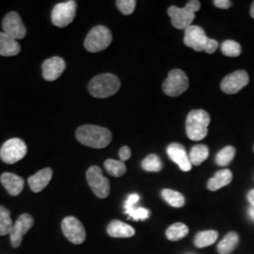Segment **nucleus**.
Instances as JSON below:
<instances>
[{"label":"nucleus","instance_id":"72a5a7b5","mask_svg":"<svg viewBox=\"0 0 254 254\" xmlns=\"http://www.w3.org/2000/svg\"><path fill=\"white\" fill-rule=\"evenodd\" d=\"M138 200H139V195H137V194L129 195L127 200L125 202V211L135 207L136 203L138 202Z\"/></svg>","mask_w":254,"mask_h":254},{"label":"nucleus","instance_id":"4c0bfd02","mask_svg":"<svg viewBox=\"0 0 254 254\" xmlns=\"http://www.w3.org/2000/svg\"><path fill=\"white\" fill-rule=\"evenodd\" d=\"M249 214H250V217L251 218L254 220V207H251V208L249 209Z\"/></svg>","mask_w":254,"mask_h":254},{"label":"nucleus","instance_id":"6e6552de","mask_svg":"<svg viewBox=\"0 0 254 254\" xmlns=\"http://www.w3.org/2000/svg\"><path fill=\"white\" fill-rule=\"evenodd\" d=\"M26 143L20 138H10L0 149V157L7 164L17 163L27 154Z\"/></svg>","mask_w":254,"mask_h":254},{"label":"nucleus","instance_id":"a211bd4d","mask_svg":"<svg viewBox=\"0 0 254 254\" xmlns=\"http://www.w3.org/2000/svg\"><path fill=\"white\" fill-rule=\"evenodd\" d=\"M1 183L11 196H17L24 189V179L16 174L4 173L0 177Z\"/></svg>","mask_w":254,"mask_h":254},{"label":"nucleus","instance_id":"f03ea898","mask_svg":"<svg viewBox=\"0 0 254 254\" xmlns=\"http://www.w3.org/2000/svg\"><path fill=\"white\" fill-rule=\"evenodd\" d=\"M184 43L197 52L204 51L207 54H213L218 47V42L206 36L204 30L199 26H190L185 30Z\"/></svg>","mask_w":254,"mask_h":254},{"label":"nucleus","instance_id":"7ed1b4c3","mask_svg":"<svg viewBox=\"0 0 254 254\" xmlns=\"http://www.w3.org/2000/svg\"><path fill=\"white\" fill-rule=\"evenodd\" d=\"M210 116L202 109L192 110L187 118L186 131L191 140L199 141L207 136Z\"/></svg>","mask_w":254,"mask_h":254},{"label":"nucleus","instance_id":"423d86ee","mask_svg":"<svg viewBox=\"0 0 254 254\" xmlns=\"http://www.w3.org/2000/svg\"><path fill=\"white\" fill-rule=\"evenodd\" d=\"M112 42V34L109 28L104 26H96L86 37L84 46L91 53L100 52L109 47Z\"/></svg>","mask_w":254,"mask_h":254},{"label":"nucleus","instance_id":"4468645a","mask_svg":"<svg viewBox=\"0 0 254 254\" xmlns=\"http://www.w3.org/2000/svg\"><path fill=\"white\" fill-rule=\"evenodd\" d=\"M33 224L34 219L29 214H23L19 217L9 233L10 242L13 248H18L21 245L23 236L27 234L29 229H31Z\"/></svg>","mask_w":254,"mask_h":254},{"label":"nucleus","instance_id":"c85d7f7f","mask_svg":"<svg viewBox=\"0 0 254 254\" xmlns=\"http://www.w3.org/2000/svg\"><path fill=\"white\" fill-rule=\"evenodd\" d=\"M236 155V149L233 146L224 147L221 151L218 152L216 156V162L221 167H225L232 162Z\"/></svg>","mask_w":254,"mask_h":254},{"label":"nucleus","instance_id":"f3484780","mask_svg":"<svg viewBox=\"0 0 254 254\" xmlns=\"http://www.w3.org/2000/svg\"><path fill=\"white\" fill-rule=\"evenodd\" d=\"M53 172L50 168L43 169L28 178V185L31 190L35 193L45 190L49 182L51 181Z\"/></svg>","mask_w":254,"mask_h":254},{"label":"nucleus","instance_id":"aec40b11","mask_svg":"<svg viewBox=\"0 0 254 254\" xmlns=\"http://www.w3.org/2000/svg\"><path fill=\"white\" fill-rule=\"evenodd\" d=\"M21 47L18 42L4 32H0V56L11 57L19 54Z\"/></svg>","mask_w":254,"mask_h":254},{"label":"nucleus","instance_id":"7c9ffc66","mask_svg":"<svg viewBox=\"0 0 254 254\" xmlns=\"http://www.w3.org/2000/svg\"><path fill=\"white\" fill-rule=\"evenodd\" d=\"M221 51L227 57L236 58L241 54V46L235 41L227 40L221 45Z\"/></svg>","mask_w":254,"mask_h":254},{"label":"nucleus","instance_id":"0eeeda50","mask_svg":"<svg viewBox=\"0 0 254 254\" xmlns=\"http://www.w3.org/2000/svg\"><path fill=\"white\" fill-rule=\"evenodd\" d=\"M190 81L185 72L179 69L172 70L162 85V89L168 96L176 97L189 89Z\"/></svg>","mask_w":254,"mask_h":254},{"label":"nucleus","instance_id":"2f4dec72","mask_svg":"<svg viewBox=\"0 0 254 254\" xmlns=\"http://www.w3.org/2000/svg\"><path fill=\"white\" fill-rule=\"evenodd\" d=\"M125 213L128 215V218L134 220H144L149 218L150 212L148 209L143 208V207H133L125 211Z\"/></svg>","mask_w":254,"mask_h":254},{"label":"nucleus","instance_id":"a878e982","mask_svg":"<svg viewBox=\"0 0 254 254\" xmlns=\"http://www.w3.org/2000/svg\"><path fill=\"white\" fill-rule=\"evenodd\" d=\"M161 196L163 197L164 200H166L171 206L175 208H180L185 205V197L181 193L177 191L172 190H163L161 191Z\"/></svg>","mask_w":254,"mask_h":254},{"label":"nucleus","instance_id":"393cba45","mask_svg":"<svg viewBox=\"0 0 254 254\" xmlns=\"http://www.w3.org/2000/svg\"><path fill=\"white\" fill-rule=\"evenodd\" d=\"M208 147L206 145H195L192 147L190 153V160L192 165L199 166L208 157Z\"/></svg>","mask_w":254,"mask_h":254},{"label":"nucleus","instance_id":"473e14b6","mask_svg":"<svg viewBox=\"0 0 254 254\" xmlns=\"http://www.w3.org/2000/svg\"><path fill=\"white\" fill-rule=\"evenodd\" d=\"M116 5L119 10L125 14L129 15L132 14L136 8V1L135 0H118L116 1Z\"/></svg>","mask_w":254,"mask_h":254},{"label":"nucleus","instance_id":"bb28decb","mask_svg":"<svg viewBox=\"0 0 254 254\" xmlns=\"http://www.w3.org/2000/svg\"><path fill=\"white\" fill-rule=\"evenodd\" d=\"M105 169L109 174L114 177H121L127 172V166L123 161L108 159L105 161Z\"/></svg>","mask_w":254,"mask_h":254},{"label":"nucleus","instance_id":"f8f14e48","mask_svg":"<svg viewBox=\"0 0 254 254\" xmlns=\"http://www.w3.org/2000/svg\"><path fill=\"white\" fill-rule=\"evenodd\" d=\"M2 27L4 33L8 34L9 36L20 40L23 39L27 34V29L17 12L11 11L8 13L2 22Z\"/></svg>","mask_w":254,"mask_h":254},{"label":"nucleus","instance_id":"4be33fe9","mask_svg":"<svg viewBox=\"0 0 254 254\" xmlns=\"http://www.w3.org/2000/svg\"><path fill=\"white\" fill-rule=\"evenodd\" d=\"M239 241V236L235 233L231 232L224 236V238L218 243V252L219 254H230L236 248Z\"/></svg>","mask_w":254,"mask_h":254},{"label":"nucleus","instance_id":"dca6fc26","mask_svg":"<svg viewBox=\"0 0 254 254\" xmlns=\"http://www.w3.org/2000/svg\"><path fill=\"white\" fill-rule=\"evenodd\" d=\"M167 153L174 163L177 164L183 172H190L192 164L185 147L180 143H172L168 146Z\"/></svg>","mask_w":254,"mask_h":254},{"label":"nucleus","instance_id":"f704fd0d","mask_svg":"<svg viewBox=\"0 0 254 254\" xmlns=\"http://www.w3.org/2000/svg\"><path fill=\"white\" fill-rule=\"evenodd\" d=\"M119 156L121 158V161H127L130 157H131V150L129 147L127 146H124L120 149V152H119Z\"/></svg>","mask_w":254,"mask_h":254},{"label":"nucleus","instance_id":"cd10ccee","mask_svg":"<svg viewBox=\"0 0 254 254\" xmlns=\"http://www.w3.org/2000/svg\"><path fill=\"white\" fill-rule=\"evenodd\" d=\"M13 223L9 210L0 205V236L9 235Z\"/></svg>","mask_w":254,"mask_h":254},{"label":"nucleus","instance_id":"1a4fd4ad","mask_svg":"<svg viewBox=\"0 0 254 254\" xmlns=\"http://www.w3.org/2000/svg\"><path fill=\"white\" fill-rule=\"evenodd\" d=\"M87 181L95 194L100 199H105L109 196L110 186L108 178L103 175V172L99 167L92 166L87 171Z\"/></svg>","mask_w":254,"mask_h":254},{"label":"nucleus","instance_id":"58836bf2","mask_svg":"<svg viewBox=\"0 0 254 254\" xmlns=\"http://www.w3.org/2000/svg\"><path fill=\"white\" fill-rule=\"evenodd\" d=\"M251 15H252V17L254 19V1L253 2L252 7H251Z\"/></svg>","mask_w":254,"mask_h":254},{"label":"nucleus","instance_id":"9d476101","mask_svg":"<svg viewBox=\"0 0 254 254\" xmlns=\"http://www.w3.org/2000/svg\"><path fill=\"white\" fill-rule=\"evenodd\" d=\"M76 12V2L73 0L57 4L51 13L52 23L56 27H65L73 22Z\"/></svg>","mask_w":254,"mask_h":254},{"label":"nucleus","instance_id":"e433bc0d","mask_svg":"<svg viewBox=\"0 0 254 254\" xmlns=\"http://www.w3.org/2000/svg\"><path fill=\"white\" fill-rule=\"evenodd\" d=\"M248 200L251 203V205L254 207V190H252L249 192V194H248Z\"/></svg>","mask_w":254,"mask_h":254},{"label":"nucleus","instance_id":"b1692460","mask_svg":"<svg viewBox=\"0 0 254 254\" xmlns=\"http://www.w3.org/2000/svg\"><path fill=\"white\" fill-rule=\"evenodd\" d=\"M189 232H190V230L186 224L181 223V222H177L167 229L166 236H167V238L171 241H178L188 236Z\"/></svg>","mask_w":254,"mask_h":254},{"label":"nucleus","instance_id":"6ab92c4d","mask_svg":"<svg viewBox=\"0 0 254 254\" xmlns=\"http://www.w3.org/2000/svg\"><path fill=\"white\" fill-rule=\"evenodd\" d=\"M107 232L109 236L115 238H128L135 235L134 228L120 220L111 221L108 226Z\"/></svg>","mask_w":254,"mask_h":254},{"label":"nucleus","instance_id":"39448f33","mask_svg":"<svg viewBox=\"0 0 254 254\" xmlns=\"http://www.w3.org/2000/svg\"><path fill=\"white\" fill-rule=\"evenodd\" d=\"M200 8V1L191 0L184 8L172 6L168 9V14L171 17L172 24L178 29H187L190 27L195 18V13Z\"/></svg>","mask_w":254,"mask_h":254},{"label":"nucleus","instance_id":"ea45409f","mask_svg":"<svg viewBox=\"0 0 254 254\" xmlns=\"http://www.w3.org/2000/svg\"></svg>","mask_w":254,"mask_h":254},{"label":"nucleus","instance_id":"2eb2a0df","mask_svg":"<svg viewBox=\"0 0 254 254\" xmlns=\"http://www.w3.org/2000/svg\"><path fill=\"white\" fill-rule=\"evenodd\" d=\"M66 68L64 59L53 57L45 61L43 64V76L47 81H55L58 79Z\"/></svg>","mask_w":254,"mask_h":254},{"label":"nucleus","instance_id":"c756f323","mask_svg":"<svg viewBox=\"0 0 254 254\" xmlns=\"http://www.w3.org/2000/svg\"><path fill=\"white\" fill-rule=\"evenodd\" d=\"M142 168L146 172L158 173L162 170V162L156 154H149L141 163Z\"/></svg>","mask_w":254,"mask_h":254},{"label":"nucleus","instance_id":"412c9836","mask_svg":"<svg viewBox=\"0 0 254 254\" xmlns=\"http://www.w3.org/2000/svg\"><path fill=\"white\" fill-rule=\"evenodd\" d=\"M233 179V174L230 170H220L216 173L207 183L209 190L216 191L228 186Z\"/></svg>","mask_w":254,"mask_h":254},{"label":"nucleus","instance_id":"ddd939ff","mask_svg":"<svg viewBox=\"0 0 254 254\" xmlns=\"http://www.w3.org/2000/svg\"><path fill=\"white\" fill-rule=\"evenodd\" d=\"M249 74L244 70H239L228 74L220 84L221 91L227 94H235L249 84Z\"/></svg>","mask_w":254,"mask_h":254},{"label":"nucleus","instance_id":"9b49d317","mask_svg":"<svg viewBox=\"0 0 254 254\" xmlns=\"http://www.w3.org/2000/svg\"><path fill=\"white\" fill-rule=\"evenodd\" d=\"M62 229L65 237L73 244H82L86 240V231L81 222L74 217L64 218Z\"/></svg>","mask_w":254,"mask_h":254},{"label":"nucleus","instance_id":"c9c22d12","mask_svg":"<svg viewBox=\"0 0 254 254\" xmlns=\"http://www.w3.org/2000/svg\"><path fill=\"white\" fill-rule=\"evenodd\" d=\"M214 4L216 7L220 9H228L232 6V2L229 0H215Z\"/></svg>","mask_w":254,"mask_h":254},{"label":"nucleus","instance_id":"f257e3e1","mask_svg":"<svg viewBox=\"0 0 254 254\" xmlns=\"http://www.w3.org/2000/svg\"><path fill=\"white\" fill-rule=\"evenodd\" d=\"M76 139L83 145L102 149L109 145L112 140V134L109 129L97 126H83L75 132Z\"/></svg>","mask_w":254,"mask_h":254},{"label":"nucleus","instance_id":"5701e85b","mask_svg":"<svg viewBox=\"0 0 254 254\" xmlns=\"http://www.w3.org/2000/svg\"><path fill=\"white\" fill-rule=\"evenodd\" d=\"M218 232L210 230V231H202L198 233L195 239H194V244L197 248H205L209 246L213 245L217 239H218Z\"/></svg>","mask_w":254,"mask_h":254},{"label":"nucleus","instance_id":"20e7f679","mask_svg":"<svg viewBox=\"0 0 254 254\" xmlns=\"http://www.w3.org/2000/svg\"><path fill=\"white\" fill-rule=\"evenodd\" d=\"M121 81L115 74L102 73L91 79L89 84V91L93 97L107 98L119 91Z\"/></svg>","mask_w":254,"mask_h":254}]
</instances>
